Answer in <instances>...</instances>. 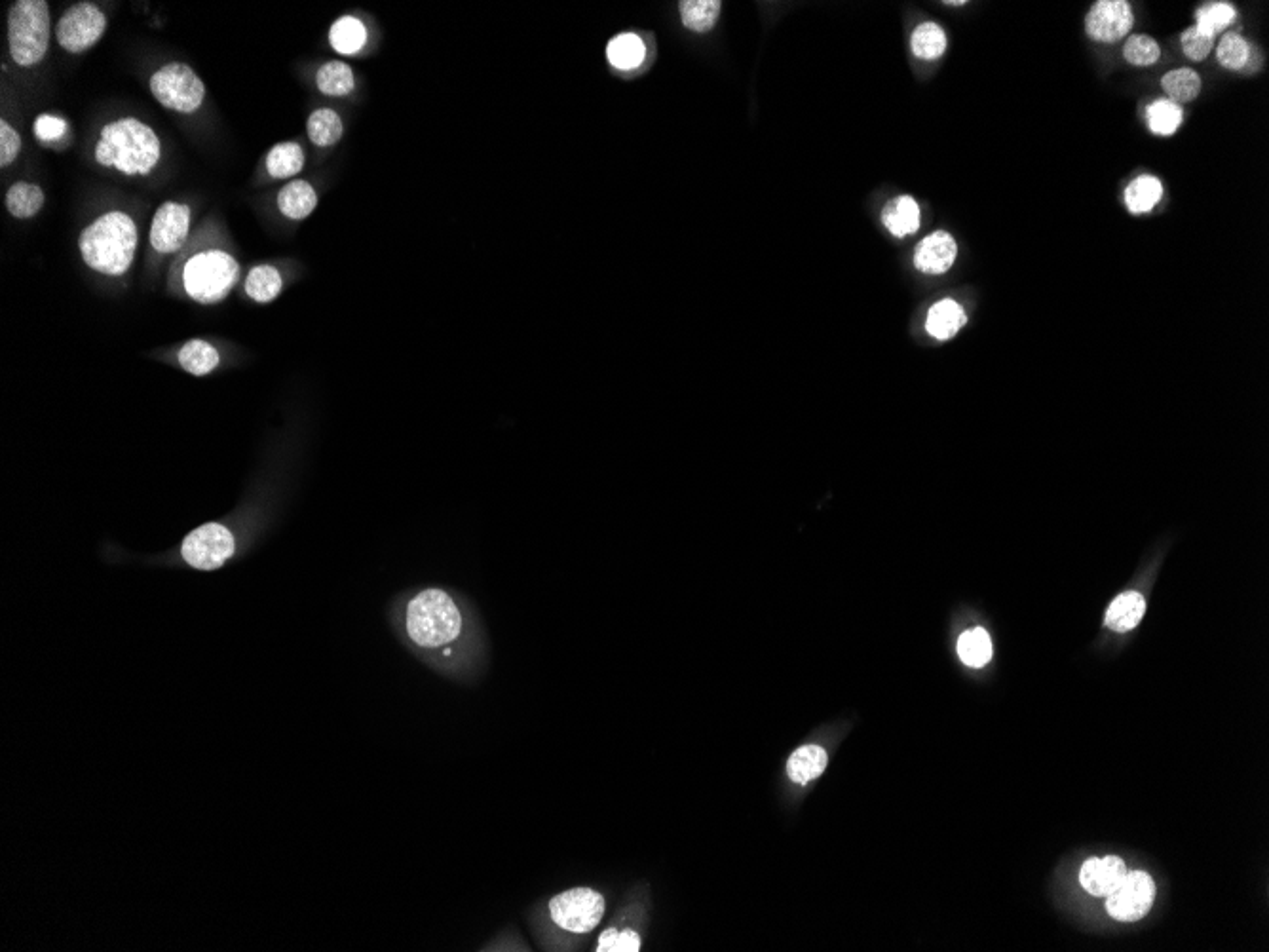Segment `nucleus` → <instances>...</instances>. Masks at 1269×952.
I'll list each match as a JSON object with an SVG mask.
<instances>
[{
	"mask_svg": "<svg viewBox=\"0 0 1269 952\" xmlns=\"http://www.w3.org/2000/svg\"><path fill=\"white\" fill-rule=\"evenodd\" d=\"M479 952H531V945L525 939V935L515 924H506L504 928H500L494 933L489 941H485L479 949Z\"/></svg>",
	"mask_w": 1269,
	"mask_h": 952,
	"instance_id": "4c0bfd02",
	"label": "nucleus"
},
{
	"mask_svg": "<svg viewBox=\"0 0 1269 952\" xmlns=\"http://www.w3.org/2000/svg\"><path fill=\"white\" fill-rule=\"evenodd\" d=\"M1146 612V601L1137 591H1125L1118 595L1106 610L1104 624L1112 631L1125 633L1137 628Z\"/></svg>",
	"mask_w": 1269,
	"mask_h": 952,
	"instance_id": "6ab92c4d",
	"label": "nucleus"
},
{
	"mask_svg": "<svg viewBox=\"0 0 1269 952\" xmlns=\"http://www.w3.org/2000/svg\"><path fill=\"white\" fill-rule=\"evenodd\" d=\"M1251 56V46L1249 42L1243 39L1237 33H1230L1224 39L1220 40L1218 50H1216V59L1224 69L1230 71H1243L1247 67V61Z\"/></svg>",
	"mask_w": 1269,
	"mask_h": 952,
	"instance_id": "c9c22d12",
	"label": "nucleus"
},
{
	"mask_svg": "<svg viewBox=\"0 0 1269 952\" xmlns=\"http://www.w3.org/2000/svg\"><path fill=\"white\" fill-rule=\"evenodd\" d=\"M21 151V137L18 132L6 122H0V166L6 168L10 166Z\"/></svg>",
	"mask_w": 1269,
	"mask_h": 952,
	"instance_id": "ea45409f",
	"label": "nucleus"
},
{
	"mask_svg": "<svg viewBox=\"0 0 1269 952\" xmlns=\"http://www.w3.org/2000/svg\"><path fill=\"white\" fill-rule=\"evenodd\" d=\"M607 58L618 71H631L641 67L646 58V46L639 35L624 33L608 42Z\"/></svg>",
	"mask_w": 1269,
	"mask_h": 952,
	"instance_id": "5701e85b",
	"label": "nucleus"
},
{
	"mask_svg": "<svg viewBox=\"0 0 1269 952\" xmlns=\"http://www.w3.org/2000/svg\"><path fill=\"white\" fill-rule=\"evenodd\" d=\"M882 223L897 238H905L920 229L922 211L912 196H897L882 210Z\"/></svg>",
	"mask_w": 1269,
	"mask_h": 952,
	"instance_id": "f3484780",
	"label": "nucleus"
},
{
	"mask_svg": "<svg viewBox=\"0 0 1269 952\" xmlns=\"http://www.w3.org/2000/svg\"><path fill=\"white\" fill-rule=\"evenodd\" d=\"M1135 16L1125 0H1099L1085 16V33L1091 40L1114 44L1131 33Z\"/></svg>",
	"mask_w": 1269,
	"mask_h": 952,
	"instance_id": "9b49d317",
	"label": "nucleus"
},
{
	"mask_svg": "<svg viewBox=\"0 0 1269 952\" xmlns=\"http://www.w3.org/2000/svg\"><path fill=\"white\" fill-rule=\"evenodd\" d=\"M1237 18V12L1230 2H1209L1195 12V27L1205 31L1207 35L1216 37L1226 31Z\"/></svg>",
	"mask_w": 1269,
	"mask_h": 952,
	"instance_id": "72a5a7b5",
	"label": "nucleus"
},
{
	"mask_svg": "<svg viewBox=\"0 0 1269 952\" xmlns=\"http://www.w3.org/2000/svg\"><path fill=\"white\" fill-rule=\"evenodd\" d=\"M1180 44L1184 54L1192 61H1203L1213 52L1214 37L1194 25L1182 33Z\"/></svg>",
	"mask_w": 1269,
	"mask_h": 952,
	"instance_id": "58836bf2",
	"label": "nucleus"
},
{
	"mask_svg": "<svg viewBox=\"0 0 1269 952\" xmlns=\"http://www.w3.org/2000/svg\"><path fill=\"white\" fill-rule=\"evenodd\" d=\"M306 132L314 145L333 147L335 143L341 141L342 132H344L341 116L337 115L333 109H318L308 118Z\"/></svg>",
	"mask_w": 1269,
	"mask_h": 952,
	"instance_id": "c85d7f7f",
	"label": "nucleus"
},
{
	"mask_svg": "<svg viewBox=\"0 0 1269 952\" xmlns=\"http://www.w3.org/2000/svg\"><path fill=\"white\" fill-rule=\"evenodd\" d=\"M392 633L420 664L458 685L474 686L491 667V637L472 597L447 586L399 591L386 609Z\"/></svg>",
	"mask_w": 1269,
	"mask_h": 952,
	"instance_id": "f257e3e1",
	"label": "nucleus"
},
{
	"mask_svg": "<svg viewBox=\"0 0 1269 952\" xmlns=\"http://www.w3.org/2000/svg\"><path fill=\"white\" fill-rule=\"evenodd\" d=\"M1163 196V185L1154 175H1138L1125 189V206L1135 215H1142L1156 208Z\"/></svg>",
	"mask_w": 1269,
	"mask_h": 952,
	"instance_id": "393cba45",
	"label": "nucleus"
},
{
	"mask_svg": "<svg viewBox=\"0 0 1269 952\" xmlns=\"http://www.w3.org/2000/svg\"><path fill=\"white\" fill-rule=\"evenodd\" d=\"M910 48L916 58L926 59V61L939 59L947 50V35L943 27L937 25L935 21L920 23L912 33Z\"/></svg>",
	"mask_w": 1269,
	"mask_h": 952,
	"instance_id": "cd10ccee",
	"label": "nucleus"
},
{
	"mask_svg": "<svg viewBox=\"0 0 1269 952\" xmlns=\"http://www.w3.org/2000/svg\"><path fill=\"white\" fill-rule=\"evenodd\" d=\"M151 92L162 107L190 115L202 107L206 86L189 65L168 63L152 75Z\"/></svg>",
	"mask_w": 1269,
	"mask_h": 952,
	"instance_id": "6e6552de",
	"label": "nucleus"
},
{
	"mask_svg": "<svg viewBox=\"0 0 1269 952\" xmlns=\"http://www.w3.org/2000/svg\"><path fill=\"white\" fill-rule=\"evenodd\" d=\"M177 365L192 377H208L223 362L219 348L206 339H189L175 352Z\"/></svg>",
	"mask_w": 1269,
	"mask_h": 952,
	"instance_id": "2eb2a0df",
	"label": "nucleus"
},
{
	"mask_svg": "<svg viewBox=\"0 0 1269 952\" xmlns=\"http://www.w3.org/2000/svg\"><path fill=\"white\" fill-rule=\"evenodd\" d=\"M242 265L221 248H198L177 259L168 274V291L198 305H219L238 286Z\"/></svg>",
	"mask_w": 1269,
	"mask_h": 952,
	"instance_id": "20e7f679",
	"label": "nucleus"
},
{
	"mask_svg": "<svg viewBox=\"0 0 1269 952\" xmlns=\"http://www.w3.org/2000/svg\"><path fill=\"white\" fill-rule=\"evenodd\" d=\"M1123 58L1137 67H1150L1161 58V48L1156 40L1148 35H1133L1123 46Z\"/></svg>",
	"mask_w": 1269,
	"mask_h": 952,
	"instance_id": "e433bc0d",
	"label": "nucleus"
},
{
	"mask_svg": "<svg viewBox=\"0 0 1269 952\" xmlns=\"http://www.w3.org/2000/svg\"><path fill=\"white\" fill-rule=\"evenodd\" d=\"M1182 107L1173 103L1171 99H1157L1150 107H1148V126L1150 132L1156 135L1176 134V130L1182 124Z\"/></svg>",
	"mask_w": 1269,
	"mask_h": 952,
	"instance_id": "f704fd0d",
	"label": "nucleus"
},
{
	"mask_svg": "<svg viewBox=\"0 0 1269 952\" xmlns=\"http://www.w3.org/2000/svg\"><path fill=\"white\" fill-rule=\"evenodd\" d=\"M160 139L137 118H120L103 126L95 145V162L124 175H149L160 162Z\"/></svg>",
	"mask_w": 1269,
	"mask_h": 952,
	"instance_id": "423d86ee",
	"label": "nucleus"
},
{
	"mask_svg": "<svg viewBox=\"0 0 1269 952\" xmlns=\"http://www.w3.org/2000/svg\"><path fill=\"white\" fill-rule=\"evenodd\" d=\"M316 206H318V194L314 191V187L303 179L287 183L278 194V208L282 211V215L291 221L306 219L312 211L316 210Z\"/></svg>",
	"mask_w": 1269,
	"mask_h": 952,
	"instance_id": "aec40b11",
	"label": "nucleus"
},
{
	"mask_svg": "<svg viewBox=\"0 0 1269 952\" xmlns=\"http://www.w3.org/2000/svg\"><path fill=\"white\" fill-rule=\"evenodd\" d=\"M605 911V895L578 886L534 903L525 911V920L542 951H570L574 939L589 935L601 924Z\"/></svg>",
	"mask_w": 1269,
	"mask_h": 952,
	"instance_id": "7ed1b4c3",
	"label": "nucleus"
},
{
	"mask_svg": "<svg viewBox=\"0 0 1269 952\" xmlns=\"http://www.w3.org/2000/svg\"><path fill=\"white\" fill-rule=\"evenodd\" d=\"M966 322L964 308L952 299H945L931 306L928 320H926V329L933 339L948 341L966 325Z\"/></svg>",
	"mask_w": 1269,
	"mask_h": 952,
	"instance_id": "412c9836",
	"label": "nucleus"
},
{
	"mask_svg": "<svg viewBox=\"0 0 1269 952\" xmlns=\"http://www.w3.org/2000/svg\"><path fill=\"white\" fill-rule=\"evenodd\" d=\"M719 0H684L679 4L682 23L694 33H707L715 27L720 14Z\"/></svg>",
	"mask_w": 1269,
	"mask_h": 952,
	"instance_id": "c756f323",
	"label": "nucleus"
},
{
	"mask_svg": "<svg viewBox=\"0 0 1269 952\" xmlns=\"http://www.w3.org/2000/svg\"><path fill=\"white\" fill-rule=\"evenodd\" d=\"M304 168V151L299 143H278L266 154V172L274 179H289Z\"/></svg>",
	"mask_w": 1269,
	"mask_h": 952,
	"instance_id": "b1692460",
	"label": "nucleus"
},
{
	"mask_svg": "<svg viewBox=\"0 0 1269 952\" xmlns=\"http://www.w3.org/2000/svg\"><path fill=\"white\" fill-rule=\"evenodd\" d=\"M1156 901V882L1144 871L1127 873L1123 882L1106 895V911L1119 922H1138Z\"/></svg>",
	"mask_w": 1269,
	"mask_h": 952,
	"instance_id": "9d476101",
	"label": "nucleus"
},
{
	"mask_svg": "<svg viewBox=\"0 0 1269 952\" xmlns=\"http://www.w3.org/2000/svg\"><path fill=\"white\" fill-rule=\"evenodd\" d=\"M284 274L274 265H257L247 272L244 293L257 305L276 301L284 291Z\"/></svg>",
	"mask_w": 1269,
	"mask_h": 952,
	"instance_id": "a211bd4d",
	"label": "nucleus"
},
{
	"mask_svg": "<svg viewBox=\"0 0 1269 952\" xmlns=\"http://www.w3.org/2000/svg\"><path fill=\"white\" fill-rule=\"evenodd\" d=\"M316 84H318V90L325 96L342 97L348 96L354 90L356 80H354L352 69L346 63L329 61L320 67L316 75Z\"/></svg>",
	"mask_w": 1269,
	"mask_h": 952,
	"instance_id": "7c9ffc66",
	"label": "nucleus"
},
{
	"mask_svg": "<svg viewBox=\"0 0 1269 952\" xmlns=\"http://www.w3.org/2000/svg\"><path fill=\"white\" fill-rule=\"evenodd\" d=\"M637 914H622L618 922L610 924L599 935L597 952H639L643 947V933L635 924Z\"/></svg>",
	"mask_w": 1269,
	"mask_h": 952,
	"instance_id": "dca6fc26",
	"label": "nucleus"
},
{
	"mask_svg": "<svg viewBox=\"0 0 1269 952\" xmlns=\"http://www.w3.org/2000/svg\"><path fill=\"white\" fill-rule=\"evenodd\" d=\"M958 257V246L952 234L937 230L926 236L914 251V267L924 274H945Z\"/></svg>",
	"mask_w": 1269,
	"mask_h": 952,
	"instance_id": "ddd939ff",
	"label": "nucleus"
},
{
	"mask_svg": "<svg viewBox=\"0 0 1269 952\" xmlns=\"http://www.w3.org/2000/svg\"><path fill=\"white\" fill-rule=\"evenodd\" d=\"M1127 873V865L1121 857H1091L1081 867V886L1095 897H1106L1118 888Z\"/></svg>",
	"mask_w": 1269,
	"mask_h": 952,
	"instance_id": "4468645a",
	"label": "nucleus"
},
{
	"mask_svg": "<svg viewBox=\"0 0 1269 952\" xmlns=\"http://www.w3.org/2000/svg\"><path fill=\"white\" fill-rule=\"evenodd\" d=\"M44 206V192L33 183L19 181L6 192V210L16 219H31Z\"/></svg>",
	"mask_w": 1269,
	"mask_h": 952,
	"instance_id": "a878e982",
	"label": "nucleus"
},
{
	"mask_svg": "<svg viewBox=\"0 0 1269 952\" xmlns=\"http://www.w3.org/2000/svg\"><path fill=\"white\" fill-rule=\"evenodd\" d=\"M190 208L179 202H164L152 219L151 246L158 255H173L189 240Z\"/></svg>",
	"mask_w": 1269,
	"mask_h": 952,
	"instance_id": "f8f14e48",
	"label": "nucleus"
},
{
	"mask_svg": "<svg viewBox=\"0 0 1269 952\" xmlns=\"http://www.w3.org/2000/svg\"><path fill=\"white\" fill-rule=\"evenodd\" d=\"M272 517L266 504H246L223 519L198 525L168 552L147 559L151 565L215 572L246 557L265 536Z\"/></svg>",
	"mask_w": 1269,
	"mask_h": 952,
	"instance_id": "f03ea898",
	"label": "nucleus"
},
{
	"mask_svg": "<svg viewBox=\"0 0 1269 952\" xmlns=\"http://www.w3.org/2000/svg\"><path fill=\"white\" fill-rule=\"evenodd\" d=\"M329 42L335 48V52H339L342 56H354L367 42V29L363 21L346 16L335 21V25L331 27Z\"/></svg>",
	"mask_w": 1269,
	"mask_h": 952,
	"instance_id": "bb28decb",
	"label": "nucleus"
},
{
	"mask_svg": "<svg viewBox=\"0 0 1269 952\" xmlns=\"http://www.w3.org/2000/svg\"><path fill=\"white\" fill-rule=\"evenodd\" d=\"M50 6L46 0H18L8 10V48L19 67H35L50 46Z\"/></svg>",
	"mask_w": 1269,
	"mask_h": 952,
	"instance_id": "0eeeda50",
	"label": "nucleus"
},
{
	"mask_svg": "<svg viewBox=\"0 0 1269 952\" xmlns=\"http://www.w3.org/2000/svg\"><path fill=\"white\" fill-rule=\"evenodd\" d=\"M1161 86L1176 105L1190 103L1201 94V77L1192 69H1175L1163 77Z\"/></svg>",
	"mask_w": 1269,
	"mask_h": 952,
	"instance_id": "2f4dec72",
	"label": "nucleus"
},
{
	"mask_svg": "<svg viewBox=\"0 0 1269 952\" xmlns=\"http://www.w3.org/2000/svg\"><path fill=\"white\" fill-rule=\"evenodd\" d=\"M107 29L105 14L92 2H78L56 23L57 44L69 54H82L95 46Z\"/></svg>",
	"mask_w": 1269,
	"mask_h": 952,
	"instance_id": "1a4fd4ad",
	"label": "nucleus"
},
{
	"mask_svg": "<svg viewBox=\"0 0 1269 952\" xmlns=\"http://www.w3.org/2000/svg\"><path fill=\"white\" fill-rule=\"evenodd\" d=\"M827 768V753L817 745H804L796 749L787 762V774L795 783H808L823 774Z\"/></svg>",
	"mask_w": 1269,
	"mask_h": 952,
	"instance_id": "4be33fe9",
	"label": "nucleus"
},
{
	"mask_svg": "<svg viewBox=\"0 0 1269 952\" xmlns=\"http://www.w3.org/2000/svg\"><path fill=\"white\" fill-rule=\"evenodd\" d=\"M139 232L124 211H109L80 232L78 249L84 265L101 276L122 278L135 261Z\"/></svg>",
	"mask_w": 1269,
	"mask_h": 952,
	"instance_id": "39448f33",
	"label": "nucleus"
},
{
	"mask_svg": "<svg viewBox=\"0 0 1269 952\" xmlns=\"http://www.w3.org/2000/svg\"><path fill=\"white\" fill-rule=\"evenodd\" d=\"M958 654L969 667H983L992 658V641L985 629H969L958 639Z\"/></svg>",
	"mask_w": 1269,
	"mask_h": 952,
	"instance_id": "473e14b6",
	"label": "nucleus"
},
{
	"mask_svg": "<svg viewBox=\"0 0 1269 952\" xmlns=\"http://www.w3.org/2000/svg\"><path fill=\"white\" fill-rule=\"evenodd\" d=\"M67 124L63 118L54 115H40L35 120V135L40 141H57L65 134Z\"/></svg>",
	"mask_w": 1269,
	"mask_h": 952,
	"instance_id": "a19ab883",
	"label": "nucleus"
}]
</instances>
